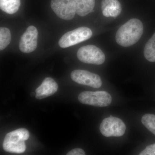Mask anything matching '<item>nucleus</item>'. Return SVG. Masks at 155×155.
I'll use <instances>...</instances> for the list:
<instances>
[{"label":"nucleus","instance_id":"4","mask_svg":"<svg viewBox=\"0 0 155 155\" xmlns=\"http://www.w3.org/2000/svg\"><path fill=\"white\" fill-rule=\"evenodd\" d=\"M78 99L84 104L98 107L110 105L112 101L110 94L105 91L82 92L78 95Z\"/></svg>","mask_w":155,"mask_h":155},{"label":"nucleus","instance_id":"9","mask_svg":"<svg viewBox=\"0 0 155 155\" xmlns=\"http://www.w3.org/2000/svg\"><path fill=\"white\" fill-rule=\"evenodd\" d=\"M38 31L36 27L31 25L21 36L19 43L20 51L24 53L32 52L37 47Z\"/></svg>","mask_w":155,"mask_h":155},{"label":"nucleus","instance_id":"10","mask_svg":"<svg viewBox=\"0 0 155 155\" xmlns=\"http://www.w3.org/2000/svg\"><path fill=\"white\" fill-rule=\"evenodd\" d=\"M58 90V84L51 77L46 78L40 86L35 91V97L41 100L54 94Z\"/></svg>","mask_w":155,"mask_h":155},{"label":"nucleus","instance_id":"17","mask_svg":"<svg viewBox=\"0 0 155 155\" xmlns=\"http://www.w3.org/2000/svg\"><path fill=\"white\" fill-rule=\"evenodd\" d=\"M140 155H155V143L147 147L140 153Z\"/></svg>","mask_w":155,"mask_h":155},{"label":"nucleus","instance_id":"6","mask_svg":"<svg viewBox=\"0 0 155 155\" xmlns=\"http://www.w3.org/2000/svg\"><path fill=\"white\" fill-rule=\"evenodd\" d=\"M100 130L102 134L107 137H121L125 133L126 126L121 119L110 116L103 120Z\"/></svg>","mask_w":155,"mask_h":155},{"label":"nucleus","instance_id":"12","mask_svg":"<svg viewBox=\"0 0 155 155\" xmlns=\"http://www.w3.org/2000/svg\"><path fill=\"white\" fill-rule=\"evenodd\" d=\"M76 13L81 17H84L93 12L95 0H73Z\"/></svg>","mask_w":155,"mask_h":155},{"label":"nucleus","instance_id":"11","mask_svg":"<svg viewBox=\"0 0 155 155\" xmlns=\"http://www.w3.org/2000/svg\"><path fill=\"white\" fill-rule=\"evenodd\" d=\"M101 9L105 17H116L121 14L122 8L118 0H102Z\"/></svg>","mask_w":155,"mask_h":155},{"label":"nucleus","instance_id":"7","mask_svg":"<svg viewBox=\"0 0 155 155\" xmlns=\"http://www.w3.org/2000/svg\"><path fill=\"white\" fill-rule=\"evenodd\" d=\"M51 6L61 19L69 20L75 17L76 10L73 0H51Z\"/></svg>","mask_w":155,"mask_h":155},{"label":"nucleus","instance_id":"2","mask_svg":"<svg viewBox=\"0 0 155 155\" xmlns=\"http://www.w3.org/2000/svg\"><path fill=\"white\" fill-rule=\"evenodd\" d=\"M29 137V132L25 128H19L11 131L5 137L3 143V149L9 153H24L26 150L25 141Z\"/></svg>","mask_w":155,"mask_h":155},{"label":"nucleus","instance_id":"14","mask_svg":"<svg viewBox=\"0 0 155 155\" xmlns=\"http://www.w3.org/2000/svg\"><path fill=\"white\" fill-rule=\"evenodd\" d=\"M144 55L148 61L155 62V33L145 46Z\"/></svg>","mask_w":155,"mask_h":155},{"label":"nucleus","instance_id":"13","mask_svg":"<svg viewBox=\"0 0 155 155\" xmlns=\"http://www.w3.org/2000/svg\"><path fill=\"white\" fill-rule=\"evenodd\" d=\"M20 4V0H0V8L7 14H14L19 10Z\"/></svg>","mask_w":155,"mask_h":155},{"label":"nucleus","instance_id":"3","mask_svg":"<svg viewBox=\"0 0 155 155\" xmlns=\"http://www.w3.org/2000/svg\"><path fill=\"white\" fill-rule=\"evenodd\" d=\"M92 35V31L86 27H81L65 33L59 41L61 48L72 46L90 38Z\"/></svg>","mask_w":155,"mask_h":155},{"label":"nucleus","instance_id":"15","mask_svg":"<svg viewBox=\"0 0 155 155\" xmlns=\"http://www.w3.org/2000/svg\"><path fill=\"white\" fill-rule=\"evenodd\" d=\"M11 35L10 30L5 27L0 28V50L5 49L11 42Z\"/></svg>","mask_w":155,"mask_h":155},{"label":"nucleus","instance_id":"5","mask_svg":"<svg viewBox=\"0 0 155 155\" xmlns=\"http://www.w3.org/2000/svg\"><path fill=\"white\" fill-rule=\"evenodd\" d=\"M77 58L86 64L101 65L105 61V56L99 48L93 45L84 46L78 49Z\"/></svg>","mask_w":155,"mask_h":155},{"label":"nucleus","instance_id":"18","mask_svg":"<svg viewBox=\"0 0 155 155\" xmlns=\"http://www.w3.org/2000/svg\"><path fill=\"white\" fill-rule=\"evenodd\" d=\"M67 155H84L85 153L81 148H75L70 150L67 153Z\"/></svg>","mask_w":155,"mask_h":155},{"label":"nucleus","instance_id":"16","mask_svg":"<svg viewBox=\"0 0 155 155\" xmlns=\"http://www.w3.org/2000/svg\"><path fill=\"white\" fill-rule=\"evenodd\" d=\"M142 124L153 134L155 135V115L147 114L143 116L141 119Z\"/></svg>","mask_w":155,"mask_h":155},{"label":"nucleus","instance_id":"8","mask_svg":"<svg viewBox=\"0 0 155 155\" xmlns=\"http://www.w3.org/2000/svg\"><path fill=\"white\" fill-rule=\"evenodd\" d=\"M71 78L77 83L94 88H99L102 84L101 77L98 75L87 70H74L71 73Z\"/></svg>","mask_w":155,"mask_h":155},{"label":"nucleus","instance_id":"1","mask_svg":"<svg viewBox=\"0 0 155 155\" xmlns=\"http://www.w3.org/2000/svg\"><path fill=\"white\" fill-rule=\"evenodd\" d=\"M143 32V26L141 21L136 18L130 19L117 31L116 42L124 47L131 46L139 40Z\"/></svg>","mask_w":155,"mask_h":155}]
</instances>
